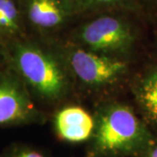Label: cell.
Segmentation results:
<instances>
[{
    "mask_svg": "<svg viewBox=\"0 0 157 157\" xmlns=\"http://www.w3.org/2000/svg\"><path fill=\"white\" fill-rule=\"evenodd\" d=\"M94 118L89 157H143L155 144L148 126L125 104H104Z\"/></svg>",
    "mask_w": 157,
    "mask_h": 157,
    "instance_id": "cell-1",
    "label": "cell"
},
{
    "mask_svg": "<svg viewBox=\"0 0 157 157\" xmlns=\"http://www.w3.org/2000/svg\"><path fill=\"white\" fill-rule=\"evenodd\" d=\"M10 68L26 87L45 101H59L71 87V74L63 58L39 45L13 40L5 50Z\"/></svg>",
    "mask_w": 157,
    "mask_h": 157,
    "instance_id": "cell-2",
    "label": "cell"
},
{
    "mask_svg": "<svg viewBox=\"0 0 157 157\" xmlns=\"http://www.w3.org/2000/svg\"><path fill=\"white\" fill-rule=\"evenodd\" d=\"M72 78L92 89L117 85L128 73V63L122 58L105 55L78 45L67 46L61 54Z\"/></svg>",
    "mask_w": 157,
    "mask_h": 157,
    "instance_id": "cell-3",
    "label": "cell"
},
{
    "mask_svg": "<svg viewBox=\"0 0 157 157\" xmlns=\"http://www.w3.org/2000/svg\"><path fill=\"white\" fill-rule=\"evenodd\" d=\"M76 45L85 49L122 58L132 47L135 35L128 23L113 16L102 17L86 23L75 36Z\"/></svg>",
    "mask_w": 157,
    "mask_h": 157,
    "instance_id": "cell-4",
    "label": "cell"
},
{
    "mask_svg": "<svg viewBox=\"0 0 157 157\" xmlns=\"http://www.w3.org/2000/svg\"><path fill=\"white\" fill-rule=\"evenodd\" d=\"M40 113L31 93L11 68L0 72V126H17L39 122Z\"/></svg>",
    "mask_w": 157,
    "mask_h": 157,
    "instance_id": "cell-5",
    "label": "cell"
},
{
    "mask_svg": "<svg viewBox=\"0 0 157 157\" xmlns=\"http://www.w3.org/2000/svg\"><path fill=\"white\" fill-rule=\"evenodd\" d=\"M75 6V0H27L25 11L33 27L42 32H52L67 23Z\"/></svg>",
    "mask_w": 157,
    "mask_h": 157,
    "instance_id": "cell-6",
    "label": "cell"
},
{
    "mask_svg": "<svg viewBox=\"0 0 157 157\" xmlns=\"http://www.w3.org/2000/svg\"><path fill=\"white\" fill-rule=\"evenodd\" d=\"M94 128V118L82 107H67L57 113L54 128L59 139L70 143L89 140Z\"/></svg>",
    "mask_w": 157,
    "mask_h": 157,
    "instance_id": "cell-7",
    "label": "cell"
},
{
    "mask_svg": "<svg viewBox=\"0 0 157 157\" xmlns=\"http://www.w3.org/2000/svg\"><path fill=\"white\" fill-rule=\"evenodd\" d=\"M134 95L144 122L157 128V67L148 68L135 81Z\"/></svg>",
    "mask_w": 157,
    "mask_h": 157,
    "instance_id": "cell-8",
    "label": "cell"
},
{
    "mask_svg": "<svg viewBox=\"0 0 157 157\" xmlns=\"http://www.w3.org/2000/svg\"><path fill=\"white\" fill-rule=\"evenodd\" d=\"M20 32V17L13 0H0V39H13Z\"/></svg>",
    "mask_w": 157,
    "mask_h": 157,
    "instance_id": "cell-9",
    "label": "cell"
},
{
    "mask_svg": "<svg viewBox=\"0 0 157 157\" xmlns=\"http://www.w3.org/2000/svg\"><path fill=\"white\" fill-rule=\"evenodd\" d=\"M0 157H48L46 154L34 147L25 144H13L8 147Z\"/></svg>",
    "mask_w": 157,
    "mask_h": 157,
    "instance_id": "cell-10",
    "label": "cell"
},
{
    "mask_svg": "<svg viewBox=\"0 0 157 157\" xmlns=\"http://www.w3.org/2000/svg\"><path fill=\"white\" fill-rule=\"evenodd\" d=\"M75 2L76 5L78 4L86 9L128 6L135 4V0H75Z\"/></svg>",
    "mask_w": 157,
    "mask_h": 157,
    "instance_id": "cell-11",
    "label": "cell"
},
{
    "mask_svg": "<svg viewBox=\"0 0 157 157\" xmlns=\"http://www.w3.org/2000/svg\"><path fill=\"white\" fill-rule=\"evenodd\" d=\"M143 157H157V143H155Z\"/></svg>",
    "mask_w": 157,
    "mask_h": 157,
    "instance_id": "cell-12",
    "label": "cell"
},
{
    "mask_svg": "<svg viewBox=\"0 0 157 157\" xmlns=\"http://www.w3.org/2000/svg\"><path fill=\"white\" fill-rule=\"evenodd\" d=\"M2 57H5V50L3 49V46L0 45V59Z\"/></svg>",
    "mask_w": 157,
    "mask_h": 157,
    "instance_id": "cell-13",
    "label": "cell"
},
{
    "mask_svg": "<svg viewBox=\"0 0 157 157\" xmlns=\"http://www.w3.org/2000/svg\"><path fill=\"white\" fill-rule=\"evenodd\" d=\"M154 1H156V2H157V0H154Z\"/></svg>",
    "mask_w": 157,
    "mask_h": 157,
    "instance_id": "cell-14",
    "label": "cell"
}]
</instances>
